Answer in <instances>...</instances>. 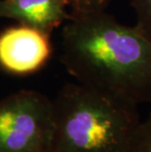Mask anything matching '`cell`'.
Listing matches in <instances>:
<instances>
[{"mask_svg": "<svg viewBox=\"0 0 151 152\" xmlns=\"http://www.w3.org/2000/svg\"><path fill=\"white\" fill-rule=\"evenodd\" d=\"M61 63L78 80L139 106L151 104V40L105 10L72 13L62 25Z\"/></svg>", "mask_w": 151, "mask_h": 152, "instance_id": "cell-1", "label": "cell"}, {"mask_svg": "<svg viewBox=\"0 0 151 152\" xmlns=\"http://www.w3.org/2000/svg\"><path fill=\"white\" fill-rule=\"evenodd\" d=\"M52 101L54 151H130L137 105L81 83H66Z\"/></svg>", "mask_w": 151, "mask_h": 152, "instance_id": "cell-2", "label": "cell"}, {"mask_svg": "<svg viewBox=\"0 0 151 152\" xmlns=\"http://www.w3.org/2000/svg\"><path fill=\"white\" fill-rule=\"evenodd\" d=\"M53 101L43 93L21 89L0 100V152L52 150Z\"/></svg>", "mask_w": 151, "mask_h": 152, "instance_id": "cell-3", "label": "cell"}, {"mask_svg": "<svg viewBox=\"0 0 151 152\" xmlns=\"http://www.w3.org/2000/svg\"><path fill=\"white\" fill-rule=\"evenodd\" d=\"M51 55L50 34L19 24L0 34V67L14 75L41 69Z\"/></svg>", "mask_w": 151, "mask_h": 152, "instance_id": "cell-4", "label": "cell"}, {"mask_svg": "<svg viewBox=\"0 0 151 152\" xmlns=\"http://www.w3.org/2000/svg\"><path fill=\"white\" fill-rule=\"evenodd\" d=\"M70 0H0V19L50 34L71 17Z\"/></svg>", "mask_w": 151, "mask_h": 152, "instance_id": "cell-5", "label": "cell"}, {"mask_svg": "<svg viewBox=\"0 0 151 152\" xmlns=\"http://www.w3.org/2000/svg\"><path fill=\"white\" fill-rule=\"evenodd\" d=\"M131 5L136 16L134 26L151 40V0H131Z\"/></svg>", "mask_w": 151, "mask_h": 152, "instance_id": "cell-6", "label": "cell"}, {"mask_svg": "<svg viewBox=\"0 0 151 152\" xmlns=\"http://www.w3.org/2000/svg\"><path fill=\"white\" fill-rule=\"evenodd\" d=\"M128 152H151V111L147 118L139 123Z\"/></svg>", "mask_w": 151, "mask_h": 152, "instance_id": "cell-7", "label": "cell"}, {"mask_svg": "<svg viewBox=\"0 0 151 152\" xmlns=\"http://www.w3.org/2000/svg\"><path fill=\"white\" fill-rule=\"evenodd\" d=\"M112 0H70L72 13L103 11Z\"/></svg>", "mask_w": 151, "mask_h": 152, "instance_id": "cell-8", "label": "cell"}, {"mask_svg": "<svg viewBox=\"0 0 151 152\" xmlns=\"http://www.w3.org/2000/svg\"><path fill=\"white\" fill-rule=\"evenodd\" d=\"M45 152H56V151H54V150L52 149V150H49V151H45Z\"/></svg>", "mask_w": 151, "mask_h": 152, "instance_id": "cell-9", "label": "cell"}]
</instances>
